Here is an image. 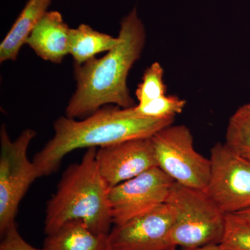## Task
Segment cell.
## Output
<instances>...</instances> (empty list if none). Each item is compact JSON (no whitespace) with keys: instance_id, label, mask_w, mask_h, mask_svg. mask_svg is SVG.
<instances>
[{"instance_id":"cell-1","label":"cell","mask_w":250,"mask_h":250,"mask_svg":"<svg viewBox=\"0 0 250 250\" xmlns=\"http://www.w3.org/2000/svg\"><path fill=\"white\" fill-rule=\"evenodd\" d=\"M118 37L119 43L102 58L75 64L77 87L65 108L67 118L90 116L106 104L123 108L135 106L127 77L146 42V28L136 8L121 21Z\"/></svg>"},{"instance_id":"cell-2","label":"cell","mask_w":250,"mask_h":250,"mask_svg":"<svg viewBox=\"0 0 250 250\" xmlns=\"http://www.w3.org/2000/svg\"><path fill=\"white\" fill-rule=\"evenodd\" d=\"M174 121L143 118L135 115L131 107L119 106L100 108L80 121L60 117L54 123L53 138L36 154L33 163L39 177L48 176L58 170L62 159L72 151L152 137Z\"/></svg>"},{"instance_id":"cell-3","label":"cell","mask_w":250,"mask_h":250,"mask_svg":"<svg viewBox=\"0 0 250 250\" xmlns=\"http://www.w3.org/2000/svg\"><path fill=\"white\" fill-rule=\"evenodd\" d=\"M97 148L87 149L79 164L62 174L57 191L47 204L45 234L50 235L68 222L82 221L96 233L111 229L108 187L99 172Z\"/></svg>"},{"instance_id":"cell-4","label":"cell","mask_w":250,"mask_h":250,"mask_svg":"<svg viewBox=\"0 0 250 250\" xmlns=\"http://www.w3.org/2000/svg\"><path fill=\"white\" fill-rule=\"evenodd\" d=\"M166 203L175 213L170 231L174 247L192 249L221 243L227 214L205 190L174 183Z\"/></svg>"},{"instance_id":"cell-5","label":"cell","mask_w":250,"mask_h":250,"mask_svg":"<svg viewBox=\"0 0 250 250\" xmlns=\"http://www.w3.org/2000/svg\"><path fill=\"white\" fill-rule=\"evenodd\" d=\"M36 132L24 130L11 141L6 126L0 131V233L4 236L16 223L18 207L31 184L39 178L34 163L29 160L28 147Z\"/></svg>"},{"instance_id":"cell-6","label":"cell","mask_w":250,"mask_h":250,"mask_svg":"<svg viewBox=\"0 0 250 250\" xmlns=\"http://www.w3.org/2000/svg\"><path fill=\"white\" fill-rule=\"evenodd\" d=\"M151 138L161 170L175 183L206 190L210 178V159L197 152L187 126L170 125Z\"/></svg>"},{"instance_id":"cell-7","label":"cell","mask_w":250,"mask_h":250,"mask_svg":"<svg viewBox=\"0 0 250 250\" xmlns=\"http://www.w3.org/2000/svg\"><path fill=\"white\" fill-rule=\"evenodd\" d=\"M210 174L205 191L225 214L250 207V161L218 143L210 149Z\"/></svg>"},{"instance_id":"cell-8","label":"cell","mask_w":250,"mask_h":250,"mask_svg":"<svg viewBox=\"0 0 250 250\" xmlns=\"http://www.w3.org/2000/svg\"><path fill=\"white\" fill-rule=\"evenodd\" d=\"M174 183L156 167L111 188L108 200L113 224L121 225L166 203Z\"/></svg>"},{"instance_id":"cell-9","label":"cell","mask_w":250,"mask_h":250,"mask_svg":"<svg viewBox=\"0 0 250 250\" xmlns=\"http://www.w3.org/2000/svg\"><path fill=\"white\" fill-rule=\"evenodd\" d=\"M174 218L173 208L165 203L114 225L108 234L110 250H176L170 240Z\"/></svg>"},{"instance_id":"cell-10","label":"cell","mask_w":250,"mask_h":250,"mask_svg":"<svg viewBox=\"0 0 250 250\" xmlns=\"http://www.w3.org/2000/svg\"><path fill=\"white\" fill-rule=\"evenodd\" d=\"M99 172L111 188L158 167L152 138H141L97 149Z\"/></svg>"},{"instance_id":"cell-11","label":"cell","mask_w":250,"mask_h":250,"mask_svg":"<svg viewBox=\"0 0 250 250\" xmlns=\"http://www.w3.org/2000/svg\"><path fill=\"white\" fill-rule=\"evenodd\" d=\"M70 29L59 11H47L25 44L42 60L61 63L69 54Z\"/></svg>"},{"instance_id":"cell-12","label":"cell","mask_w":250,"mask_h":250,"mask_svg":"<svg viewBox=\"0 0 250 250\" xmlns=\"http://www.w3.org/2000/svg\"><path fill=\"white\" fill-rule=\"evenodd\" d=\"M52 0H29L0 45V62L17 59L34 28L47 12Z\"/></svg>"},{"instance_id":"cell-13","label":"cell","mask_w":250,"mask_h":250,"mask_svg":"<svg viewBox=\"0 0 250 250\" xmlns=\"http://www.w3.org/2000/svg\"><path fill=\"white\" fill-rule=\"evenodd\" d=\"M108 234L93 232L83 222L75 220L47 235L44 248L49 250H110Z\"/></svg>"},{"instance_id":"cell-14","label":"cell","mask_w":250,"mask_h":250,"mask_svg":"<svg viewBox=\"0 0 250 250\" xmlns=\"http://www.w3.org/2000/svg\"><path fill=\"white\" fill-rule=\"evenodd\" d=\"M120 42L119 37L94 30L88 24H82L75 29H70L69 37V54L75 64L81 65L97 54L108 52Z\"/></svg>"},{"instance_id":"cell-15","label":"cell","mask_w":250,"mask_h":250,"mask_svg":"<svg viewBox=\"0 0 250 250\" xmlns=\"http://www.w3.org/2000/svg\"><path fill=\"white\" fill-rule=\"evenodd\" d=\"M224 143L235 154L250 161V103L242 105L230 118Z\"/></svg>"},{"instance_id":"cell-16","label":"cell","mask_w":250,"mask_h":250,"mask_svg":"<svg viewBox=\"0 0 250 250\" xmlns=\"http://www.w3.org/2000/svg\"><path fill=\"white\" fill-rule=\"evenodd\" d=\"M186 101L174 95H164L152 101L131 107L136 116L152 119L174 118L185 107Z\"/></svg>"},{"instance_id":"cell-17","label":"cell","mask_w":250,"mask_h":250,"mask_svg":"<svg viewBox=\"0 0 250 250\" xmlns=\"http://www.w3.org/2000/svg\"><path fill=\"white\" fill-rule=\"evenodd\" d=\"M164 75V68L160 62H153L146 69L142 82L138 85L135 93L139 104L147 103L166 95Z\"/></svg>"},{"instance_id":"cell-18","label":"cell","mask_w":250,"mask_h":250,"mask_svg":"<svg viewBox=\"0 0 250 250\" xmlns=\"http://www.w3.org/2000/svg\"><path fill=\"white\" fill-rule=\"evenodd\" d=\"M219 246L223 250H250V225L235 214H227L225 233Z\"/></svg>"},{"instance_id":"cell-19","label":"cell","mask_w":250,"mask_h":250,"mask_svg":"<svg viewBox=\"0 0 250 250\" xmlns=\"http://www.w3.org/2000/svg\"><path fill=\"white\" fill-rule=\"evenodd\" d=\"M0 250H49L34 248L27 243L18 231L17 225L15 224L6 231L0 244Z\"/></svg>"},{"instance_id":"cell-20","label":"cell","mask_w":250,"mask_h":250,"mask_svg":"<svg viewBox=\"0 0 250 250\" xmlns=\"http://www.w3.org/2000/svg\"><path fill=\"white\" fill-rule=\"evenodd\" d=\"M238 218L241 219L243 222L250 225V207L246 209L241 210L238 213H234Z\"/></svg>"},{"instance_id":"cell-21","label":"cell","mask_w":250,"mask_h":250,"mask_svg":"<svg viewBox=\"0 0 250 250\" xmlns=\"http://www.w3.org/2000/svg\"><path fill=\"white\" fill-rule=\"evenodd\" d=\"M183 250H223L218 244L207 245V246L192 248V249H183Z\"/></svg>"},{"instance_id":"cell-22","label":"cell","mask_w":250,"mask_h":250,"mask_svg":"<svg viewBox=\"0 0 250 250\" xmlns=\"http://www.w3.org/2000/svg\"></svg>"}]
</instances>
